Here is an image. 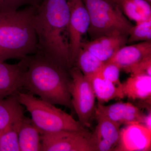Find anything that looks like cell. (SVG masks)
<instances>
[{
	"instance_id": "cell-1",
	"label": "cell",
	"mask_w": 151,
	"mask_h": 151,
	"mask_svg": "<svg viewBox=\"0 0 151 151\" xmlns=\"http://www.w3.org/2000/svg\"><path fill=\"white\" fill-rule=\"evenodd\" d=\"M67 0H43L32 19L38 53L69 70L71 67Z\"/></svg>"
},
{
	"instance_id": "cell-2",
	"label": "cell",
	"mask_w": 151,
	"mask_h": 151,
	"mask_svg": "<svg viewBox=\"0 0 151 151\" xmlns=\"http://www.w3.org/2000/svg\"><path fill=\"white\" fill-rule=\"evenodd\" d=\"M25 59L27 69L22 87L44 101L73 111L69 70L38 53L27 55Z\"/></svg>"
},
{
	"instance_id": "cell-3",
	"label": "cell",
	"mask_w": 151,
	"mask_h": 151,
	"mask_svg": "<svg viewBox=\"0 0 151 151\" xmlns=\"http://www.w3.org/2000/svg\"><path fill=\"white\" fill-rule=\"evenodd\" d=\"M37 7L0 13V47L10 59H22L37 52L32 19Z\"/></svg>"
},
{
	"instance_id": "cell-4",
	"label": "cell",
	"mask_w": 151,
	"mask_h": 151,
	"mask_svg": "<svg viewBox=\"0 0 151 151\" xmlns=\"http://www.w3.org/2000/svg\"><path fill=\"white\" fill-rule=\"evenodd\" d=\"M17 97L20 104L30 114L33 123L41 134L61 131L89 132L79 121L53 104L29 93L19 91Z\"/></svg>"
},
{
	"instance_id": "cell-5",
	"label": "cell",
	"mask_w": 151,
	"mask_h": 151,
	"mask_svg": "<svg viewBox=\"0 0 151 151\" xmlns=\"http://www.w3.org/2000/svg\"><path fill=\"white\" fill-rule=\"evenodd\" d=\"M90 19L87 32L92 40L104 36H129L133 24L114 0H82Z\"/></svg>"
},
{
	"instance_id": "cell-6",
	"label": "cell",
	"mask_w": 151,
	"mask_h": 151,
	"mask_svg": "<svg viewBox=\"0 0 151 151\" xmlns=\"http://www.w3.org/2000/svg\"><path fill=\"white\" fill-rule=\"evenodd\" d=\"M71 78L70 92L73 109L78 121L84 127L89 128L95 118V97L91 82L76 66L69 70Z\"/></svg>"
},
{
	"instance_id": "cell-7",
	"label": "cell",
	"mask_w": 151,
	"mask_h": 151,
	"mask_svg": "<svg viewBox=\"0 0 151 151\" xmlns=\"http://www.w3.org/2000/svg\"><path fill=\"white\" fill-rule=\"evenodd\" d=\"M92 133L61 131L41 134V151H96Z\"/></svg>"
},
{
	"instance_id": "cell-8",
	"label": "cell",
	"mask_w": 151,
	"mask_h": 151,
	"mask_svg": "<svg viewBox=\"0 0 151 151\" xmlns=\"http://www.w3.org/2000/svg\"><path fill=\"white\" fill-rule=\"evenodd\" d=\"M70 10L68 39L71 67L74 66L81 48L82 36L87 32L90 24L89 14L82 0H69Z\"/></svg>"
},
{
	"instance_id": "cell-9",
	"label": "cell",
	"mask_w": 151,
	"mask_h": 151,
	"mask_svg": "<svg viewBox=\"0 0 151 151\" xmlns=\"http://www.w3.org/2000/svg\"><path fill=\"white\" fill-rule=\"evenodd\" d=\"M126 125L121 129L119 143L113 151H150L151 131L139 122Z\"/></svg>"
},
{
	"instance_id": "cell-10",
	"label": "cell",
	"mask_w": 151,
	"mask_h": 151,
	"mask_svg": "<svg viewBox=\"0 0 151 151\" xmlns=\"http://www.w3.org/2000/svg\"><path fill=\"white\" fill-rule=\"evenodd\" d=\"M27 69L25 58L17 64L0 61V100L19 91Z\"/></svg>"
},
{
	"instance_id": "cell-11",
	"label": "cell",
	"mask_w": 151,
	"mask_h": 151,
	"mask_svg": "<svg viewBox=\"0 0 151 151\" xmlns=\"http://www.w3.org/2000/svg\"><path fill=\"white\" fill-rule=\"evenodd\" d=\"M128 36H104L88 42H82L81 47L94 55L102 62L109 61L117 51L126 45Z\"/></svg>"
},
{
	"instance_id": "cell-12",
	"label": "cell",
	"mask_w": 151,
	"mask_h": 151,
	"mask_svg": "<svg viewBox=\"0 0 151 151\" xmlns=\"http://www.w3.org/2000/svg\"><path fill=\"white\" fill-rule=\"evenodd\" d=\"M150 55L151 41H144L133 45H125L109 61L116 63L121 70L130 73L140 62Z\"/></svg>"
},
{
	"instance_id": "cell-13",
	"label": "cell",
	"mask_w": 151,
	"mask_h": 151,
	"mask_svg": "<svg viewBox=\"0 0 151 151\" xmlns=\"http://www.w3.org/2000/svg\"><path fill=\"white\" fill-rule=\"evenodd\" d=\"M96 111L122 124L135 122L143 124L145 116L139 108L129 103L119 102L108 106L98 103Z\"/></svg>"
},
{
	"instance_id": "cell-14",
	"label": "cell",
	"mask_w": 151,
	"mask_h": 151,
	"mask_svg": "<svg viewBox=\"0 0 151 151\" xmlns=\"http://www.w3.org/2000/svg\"><path fill=\"white\" fill-rule=\"evenodd\" d=\"M124 96L132 100H140L151 104V76L132 75L122 83Z\"/></svg>"
},
{
	"instance_id": "cell-15",
	"label": "cell",
	"mask_w": 151,
	"mask_h": 151,
	"mask_svg": "<svg viewBox=\"0 0 151 151\" xmlns=\"http://www.w3.org/2000/svg\"><path fill=\"white\" fill-rule=\"evenodd\" d=\"M87 77L90 80L98 103L103 104L111 100L123 99L125 97L122 86H117L103 78L100 71Z\"/></svg>"
},
{
	"instance_id": "cell-16",
	"label": "cell",
	"mask_w": 151,
	"mask_h": 151,
	"mask_svg": "<svg viewBox=\"0 0 151 151\" xmlns=\"http://www.w3.org/2000/svg\"><path fill=\"white\" fill-rule=\"evenodd\" d=\"M17 93L0 100V132L8 129L24 116Z\"/></svg>"
},
{
	"instance_id": "cell-17",
	"label": "cell",
	"mask_w": 151,
	"mask_h": 151,
	"mask_svg": "<svg viewBox=\"0 0 151 151\" xmlns=\"http://www.w3.org/2000/svg\"><path fill=\"white\" fill-rule=\"evenodd\" d=\"M20 151H41V134L32 120L24 116L18 134Z\"/></svg>"
},
{
	"instance_id": "cell-18",
	"label": "cell",
	"mask_w": 151,
	"mask_h": 151,
	"mask_svg": "<svg viewBox=\"0 0 151 151\" xmlns=\"http://www.w3.org/2000/svg\"><path fill=\"white\" fill-rule=\"evenodd\" d=\"M95 118L97 120V125L94 133L92 135L94 144L95 141L103 139L111 143L115 148L119 143L121 132L120 127L122 124L114 122L96 111Z\"/></svg>"
},
{
	"instance_id": "cell-19",
	"label": "cell",
	"mask_w": 151,
	"mask_h": 151,
	"mask_svg": "<svg viewBox=\"0 0 151 151\" xmlns=\"http://www.w3.org/2000/svg\"><path fill=\"white\" fill-rule=\"evenodd\" d=\"M123 13L137 23L151 19V4L145 0H117Z\"/></svg>"
},
{
	"instance_id": "cell-20",
	"label": "cell",
	"mask_w": 151,
	"mask_h": 151,
	"mask_svg": "<svg viewBox=\"0 0 151 151\" xmlns=\"http://www.w3.org/2000/svg\"><path fill=\"white\" fill-rule=\"evenodd\" d=\"M104 63L87 50L81 47L74 66L78 68L84 76L89 77L99 72Z\"/></svg>"
},
{
	"instance_id": "cell-21",
	"label": "cell",
	"mask_w": 151,
	"mask_h": 151,
	"mask_svg": "<svg viewBox=\"0 0 151 151\" xmlns=\"http://www.w3.org/2000/svg\"><path fill=\"white\" fill-rule=\"evenodd\" d=\"M23 118L8 129L0 132V151H20L18 134Z\"/></svg>"
},
{
	"instance_id": "cell-22",
	"label": "cell",
	"mask_w": 151,
	"mask_h": 151,
	"mask_svg": "<svg viewBox=\"0 0 151 151\" xmlns=\"http://www.w3.org/2000/svg\"><path fill=\"white\" fill-rule=\"evenodd\" d=\"M138 41H151V19L137 23L130 29L127 43Z\"/></svg>"
},
{
	"instance_id": "cell-23",
	"label": "cell",
	"mask_w": 151,
	"mask_h": 151,
	"mask_svg": "<svg viewBox=\"0 0 151 151\" xmlns=\"http://www.w3.org/2000/svg\"><path fill=\"white\" fill-rule=\"evenodd\" d=\"M121 69L116 63L111 61L105 63L100 70L101 76L108 81L117 86H122L120 81V71Z\"/></svg>"
},
{
	"instance_id": "cell-24",
	"label": "cell",
	"mask_w": 151,
	"mask_h": 151,
	"mask_svg": "<svg viewBox=\"0 0 151 151\" xmlns=\"http://www.w3.org/2000/svg\"><path fill=\"white\" fill-rule=\"evenodd\" d=\"M43 0H2L3 12H14L23 6H32L38 7Z\"/></svg>"
},
{
	"instance_id": "cell-25",
	"label": "cell",
	"mask_w": 151,
	"mask_h": 151,
	"mask_svg": "<svg viewBox=\"0 0 151 151\" xmlns=\"http://www.w3.org/2000/svg\"><path fill=\"white\" fill-rule=\"evenodd\" d=\"M132 75L146 74L151 76V55L146 58L140 62L132 70Z\"/></svg>"
},
{
	"instance_id": "cell-26",
	"label": "cell",
	"mask_w": 151,
	"mask_h": 151,
	"mask_svg": "<svg viewBox=\"0 0 151 151\" xmlns=\"http://www.w3.org/2000/svg\"><path fill=\"white\" fill-rule=\"evenodd\" d=\"M143 124L146 126L150 131H151V113H150L147 116H145V119Z\"/></svg>"
},
{
	"instance_id": "cell-27",
	"label": "cell",
	"mask_w": 151,
	"mask_h": 151,
	"mask_svg": "<svg viewBox=\"0 0 151 151\" xmlns=\"http://www.w3.org/2000/svg\"><path fill=\"white\" fill-rule=\"evenodd\" d=\"M9 58L6 54L0 47V61H5L6 60L9 59Z\"/></svg>"
},
{
	"instance_id": "cell-28",
	"label": "cell",
	"mask_w": 151,
	"mask_h": 151,
	"mask_svg": "<svg viewBox=\"0 0 151 151\" xmlns=\"http://www.w3.org/2000/svg\"><path fill=\"white\" fill-rule=\"evenodd\" d=\"M2 0H0V13L2 12Z\"/></svg>"
},
{
	"instance_id": "cell-29",
	"label": "cell",
	"mask_w": 151,
	"mask_h": 151,
	"mask_svg": "<svg viewBox=\"0 0 151 151\" xmlns=\"http://www.w3.org/2000/svg\"><path fill=\"white\" fill-rule=\"evenodd\" d=\"M145 1H147V2H148L150 3V4H151V0H145Z\"/></svg>"
},
{
	"instance_id": "cell-30",
	"label": "cell",
	"mask_w": 151,
	"mask_h": 151,
	"mask_svg": "<svg viewBox=\"0 0 151 151\" xmlns=\"http://www.w3.org/2000/svg\"><path fill=\"white\" fill-rule=\"evenodd\" d=\"M114 1H117V0H114Z\"/></svg>"
},
{
	"instance_id": "cell-31",
	"label": "cell",
	"mask_w": 151,
	"mask_h": 151,
	"mask_svg": "<svg viewBox=\"0 0 151 151\" xmlns=\"http://www.w3.org/2000/svg\"><path fill=\"white\" fill-rule=\"evenodd\" d=\"M69 1V0H67V1Z\"/></svg>"
}]
</instances>
